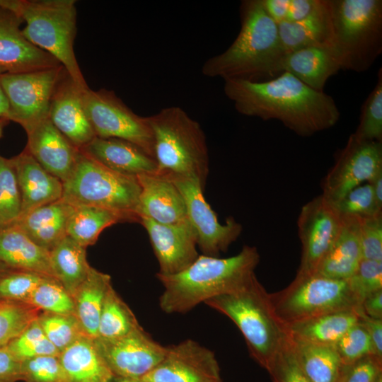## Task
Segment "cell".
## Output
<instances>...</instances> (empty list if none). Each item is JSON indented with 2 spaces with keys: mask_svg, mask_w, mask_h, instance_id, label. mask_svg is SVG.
<instances>
[{
  "mask_svg": "<svg viewBox=\"0 0 382 382\" xmlns=\"http://www.w3.org/2000/svg\"><path fill=\"white\" fill-rule=\"evenodd\" d=\"M224 91L239 113L263 120H277L301 137L330 129L340 117L330 96L286 71L265 81L226 79Z\"/></svg>",
  "mask_w": 382,
  "mask_h": 382,
  "instance_id": "obj_1",
  "label": "cell"
},
{
  "mask_svg": "<svg viewBox=\"0 0 382 382\" xmlns=\"http://www.w3.org/2000/svg\"><path fill=\"white\" fill-rule=\"evenodd\" d=\"M260 260L255 246L245 245L238 254L229 257L199 255L178 273H157L156 277L164 287L159 306L166 313H187L200 303L244 285L255 275Z\"/></svg>",
  "mask_w": 382,
  "mask_h": 382,
  "instance_id": "obj_2",
  "label": "cell"
},
{
  "mask_svg": "<svg viewBox=\"0 0 382 382\" xmlns=\"http://www.w3.org/2000/svg\"><path fill=\"white\" fill-rule=\"evenodd\" d=\"M241 29L222 53L208 59L202 73L207 77L257 81L277 74L284 55L278 25L268 16L260 0H245L240 7Z\"/></svg>",
  "mask_w": 382,
  "mask_h": 382,
  "instance_id": "obj_3",
  "label": "cell"
},
{
  "mask_svg": "<svg viewBox=\"0 0 382 382\" xmlns=\"http://www.w3.org/2000/svg\"><path fill=\"white\" fill-rule=\"evenodd\" d=\"M157 173L198 183L204 189L209 172L206 137L199 122L183 109L170 106L147 116Z\"/></svg>",
  "mask_w": 382,
  "mask_h": 382,
  "instance_id": "obj_4",
  "label": "cell"
},
{
  "mask_svg": "<svg viewBox=\"0 0 382 382\" xmlns=\"http://www.w3.org/2000/svg\"><path fill=\"white\" fill-rule=\"evenodd\" d=\"M204 303L236 324L245 338L250 356L268 371L289 335L274 311L270 294L256 275L240 288L213 297Z\"/></svg>",
  "mask_w": 382,
  "mask_h": 382,
  "instance_id": "obj_5",
  "label": "cell"
},
{
  "mask_svg": "<svg viewBox=\"0 0 382 382\" xmlns=\"http://www.w3.org/2000/svg\"><path fill=\"white\" fill-rule=\"evenodd\" d=\"M25 23L22 29L33 45L54 57L82 88L88 87L74 50L77 10L74 0H0Z\"/></svg>",
  "mask_w": 382,
  "mask_h": 382,
  "instance_id": "obj_6",
  "label": "cell"
},
{
  "mask_svg": "<svg viewBox=\"0 0 382 382\" xmlns=\"http://www.w3.org/2000/svg\"><path fill=\"white\" fill-rule=\"evenodd\" d=\"M328 1L342 69L367 70L382 52V1Z\"/></svg>",
  "mask_w": 382,
  "mask_h": 382,
  "instance_id": "obj_7",
  "label": "cell"
},
{
  "mask_svg": "<svg viewBox=\"0 0 382 382\" xmlns=\"http://www.w3.org/2000/svg\"><path fill=\"white\" fill-rule=\"evenodd\" d=\"M137 177L116 173L79 152L74 168L63 182L62 199L76 207L105 208L127 214L139 222Z\"/></svg>",
  "mask_w": 382,
  "mask_h": 382,
  "instance_id": "obj_8",
  "label": "cell"
},
{
  "mask_svg": "<svg viewBox=\"0 0 382 382\" xmlns=\"http://www.w3.org/2000/svg\"><path fill=\"white\" fill-rule=\"evenodd\" d=\"M274 311L286 326L318 316L356 310L360 302L347 279H336L318 273L296 275L284 289L270 294Z\"/></svg>",
  "mask_w": 382,
  "mask_h": 382,
  "instance_id": "obj_9",
  "label": "cell"
},
{
  "mask_svg": "<svg viewBox=\"0 0 382 382\" xmlns=\"http://www.w3.org/2000/svg\"><path fill=\"white\" fill-rule=\"evenodd\" d=\"M82 99L97 137L129 141L154 158L153 136L147 117L134 113L112 91L105 88L83 89Z\"/></svg>",
  "mask_w": 382,
  "mask_h": 382,
  "instance_id": "obj_10",
  "label": "cell"
},
{
  "mask_svg": "<svg viewBox=\"0 0 382 382\" xmlns=\"http://www.w3.org/2000/svg\"><path fill=\"white\" fill-rule=\"evenodd\" d=\"M66 71L60 65L34 71L1 74L8 120L18 123L26 131L49 118L52 96Z\"/></svg>",
  "mask_w": 382,
  "mask_h": 382,
  "instance_id": "obj_11",
  "label": "cell"
},
{
  "mask_svg": "<svg viewBox=\"0 0 382 382\" xmlns=\"http://www.w3.org/2000/svg\"><path fill=\"white\" fill-rule=\"evenodd\" d=\"M382 169V142L362 141L352 134L323 181L322 195L335 204Z\"/></svg>",
  "mask_w": 382,
  "mask_h": 382,
  "instance_id": "obj_12",
  "label": "cell"
},
{
  "mask_svg": "<svg viewBox=\"0 0 382 382\" xmlns=\"http://www.w3.org/2000/svg\"><path fill=\"white\" fill-rule=\"evenodd\" d=\"M341 223L342 216L322 195L302 207L297 221L301 255L296 274L316 272L335 241Z\"/></svg>",
  "mask_w": 382,
  "mask_h": 382,
  "instance_id": "obj_13",
  "label": "cell"
},
{
  "mask_svg": "<svg viewBox=\"0 0 382 382\" xmlns=\"http://www.w3.org/2000/svg\"><path fill=\"white\" fill-rule=\"evenodd\" d=\"M95 346L115 376L141 379L163 359L167 351L139 326L114 339L93 338Z\"/></svg>",
  "mask_w": 382,
  "mask_h": 382,
  "instance_id": "obj_14",
  "label": "cell"
},
{
  "mask_svg": "<svg viewBox=\"0 0 382 382\" xmlns=\"http://www.w3.org/2000/svg\"><path fill=\"white\" fill-rule=\"evenodd\" d=\"M170 179L183 196L187 219L197 236V247L202 255L219 257L239 237L242 225L233 217L221 224L204 197V188L198 183L184 178Z\"/></svg>",
  "mask_w": 382,
  "mask_h": 382,
  "instance_id": "obj_15",
  "label": "cell"
},
{
  "mask_svg": "<svg viewBox=\"0 0 382 382\" xmlns=\"http://www.w3.org/2000/svg\"><path fill=\"white\" fill-rule=\"evenodd\" d=\"M141 382H222L212 351L195 340L167 347L163 359Z\"/></svg>",
  "mask_w": 382,
  "mask_h": 382,
  "instance_id": "obj_16",
  "label": "cell"
},
{
  "mask_svg": "<svg viewBox=\"0 0 382 382\" xmlns=\"http://www.w3.org/2000/svg\"><path fill=\"white\" fill-rule=\"evenodd\" d=\"M159 265L158 274L171 275L190 266L199 256L195 232L189 221L173 225L141 217Z\"/></svg>",
  "mask_w": 382,
  "mask_h": 382,
  "instance_id": "obj_17",
  "label": "cell"
},
{
  "mask_svg": "<svg viewBox=\"0 0 382 382\" xmlns=\"http://www.w3.org/2000/svg\"><path fill=\"white\" fill-rule=\"evenodd\" d=\"M23 22L14 13L0 7V71L23 73L62 65L25 37L21 29Z\"/></svg>",
  "mask_w": 382,
  "mask_h": 382,
  "instance_id": "obj_18",
  "label": "cell"
},
{
  "mask_svg": "<svg viewBox=\"0 0 382 382\" xmlns=\"http://www.w3.org/2000/svg\"><path fill=\"white\" fill-rule=\"evenodd\" d=\"M83 89L66 71L54 91L49 112L53 125L79 150L96 137L83 107Z\"/></svg>",
  "mask_w": 382,
  "mask_h": 382,
  "instance_id": "obj_19",
  "label": "cell"
},
{
  "mask_svg": "<svg viewBox=\"0 0 382 382\" xmlns=\"http://www.w3.org/2000/svg\"><path fill=\"white\" fill-rule=\"evenodd\" d=\"M137 179L140 193L137 214L139 219L144 217L166 225L188 221L183 196L170 178L151 173L140 175Z\"/></svg>",
  "mask_w": 382,
  "mask_h": 382,
  "instance_id": "obj_20",
  "label": "cell"
},
{
  "mask_svg": "<svg viewBox=\"0 0 382 382\" xmlns=\"http://www.w3.org/2000/svg\"><path fill=\"white\" fill-rule=\"evenodd\" d=\"M25 149L48 173L64 182L76 163L80 150L74 146L49 118L25 131Z\"/></svg>",
  "mask_w": 382,
  "mask_h": 382,
  "instance_id": "obj_21",
  "label": "cell"
},
{
  "mask_svg": "<svg viewBox=\"0 0 382 382\" xmlns=\"http://www.w3.org/2000/svg\"><path fill=\"white\" fill-rule=\"evenodd\" d=\"M80 151L122 175L137 177L158 172L154 158L137 145L123 139L96 137Z\"/></svg>",
  "mask_w": 382,
  "mask_h": 382,
  "instance_id": "obj_22",
  "label": "cell"
},
{
  "mask_svg": "<svg viewBox=\"0 0 382 382\" xmlns=\"http://www.w3.org/2000/svg\"><path fill=\"white\" fill-rule=\"evenodd\" d=\"M11 160L21 200L19 216L62 199L63 183L45 170L26 149Z\"/></svg>",
  "mask_w": 382,
  "mask_h": 382,
  "instance_id": "obj_23",
  "label": "cell"
},
{
  "mask_svg": "<svg viewBox=\"0 0 382 382\" xmlns=\"http://www.w3.org/2000/svg\"><path fill=\"white\" fill-rule=\"evenodd\" d=\"M340 69L342 64L335 49L308 47L284 54L277 72H289L310 88L323 91L328 79Z\"/></svg>",
  "mask_w": 382,
  "mask_h": 382,
  "instance_id": "obj_24",
  "label": "cell"
},
{
  "mask_svg": "<svg viewBox=\"0 0 382 382\" xmlns=\"http://www.w3.org/2000/svg\"><path fill=\"white\" fill-rule=\"evenodd\" d=\"M73 210L74 206L61 199L19 216L11 225L50 252L67 236V223Z\"/></svg>",
  "mask_w": 382,
  "mask_h": 382,
  "instance_id": "obj_25",
  "label": "cell"
},
{
  "mask_svg": "<svg viewBox=\"0 0 382 382\" xmlns=\"http://www.w3.org/2000/svg\"><path fill=\"white\" fill-rule=\"evenodd\" d=\"M341 216L339 233L320 263L316 273L332 279H348L362 260L359 241L360 218Z\"/></svg>",
  "mask_w": 382,
  "mask_h": 382,
  "instance_id": "obj_26",
  "label": "cell"
},
{
  "mask_svg": "<svg viewBox=\"0 0 382 382\" xmlns=\"http://www.w3.org/2000/svg\"><path fill=\"white\" fill-rule=\"evenodd\" d=\"M0 264L7 269L54 277L50 252L35 243L14 225L0 230Z\"/></svg>",
  "mask_w": 382,
  "mask_h": 382,
  "instance_id": "obj_27",
  "label": "cell"
},
{
  "mask_svg": "<svg viewBox=\"0 0 382 382\" xmlns=\"http://www.w3.org/2000/svg\"><path fill=\"white\" fill-rule=\"evenodd\" d=\"M277 25L284 54L308 47L335 49L328 0L323 1L318 10L302 20L284 21Z\"/></svg>",
  "mask_w": 382,
  "mask_h": 382,
  "instance_id": "obj_28",
  "label": "cell"
},
{
  "mask_svg": "<svg viewBox=\"0 0 382 382\" xmlns=\"http://www.w3.org/2000/svg\"><path fill=\"white\" fill-rule=\"evenodd\" d=\"M66 382H108L115 376L98 353L93 338L79 337L59 353Z\"/></svg>",
  "mask_w": 382,
  "mask_h": 382,
  "instance_id": "obj_29",
  "label": "cell"
},
{
  "mask_svg": "<svg viewBox=\"0 0 382 382\" xmlns=\"http://www.w3.org/2000/svg\"><path fill=\"white\" fill-rule=\"evenodd\" d=\"M359 321L356 310L329 313L286 325L289 336L303 342L334 346Z\"/></svg>",
  "mask_w": 382,
  "mask_h": 382,
  "instance_id": "obj_30",
  "label": "cell"
},
{
  "mask_svg": "<svg viewBox=\"0 0 382 382\" xmlns=\"http://www.w3.org/2000/svg\"><path fill=\"white\" fill-rule=\"evenodd\" d=\"M111 286L110 276L91 267L85 280L72 295L75 316L85 333L92 338L98 335L103 304Z\"/></svg>",
  "mask_w": 382,
  "mask_h": 382,
  "instance_id": "obj_31",
  "label": "cell"
},
{
  "mask_svg": "<svg viewBox=\"0 0 382 382\" xmlns=\"http://www.w3.org/2000/svg\"><path fill=\"white\" fill-rule=\"evenodd\" d=\"M125 221H137L127 214L105 208L76 206L67 223L66 234L87 248L96 243L105 228Z\"/></svg>",
  "mask_w": 382,
  "mask_h": 382,
  "instance_id": "obj_32",
  "label": "cell"
},
{
  "mask_svg": "<svg viewBox=\"0 0 382 382\" xmlns=\"http://www.w3.org/2000/svg\"><path fill=\"white\" fill-rule=\"evenodd\" d=\"M50 259L54 278L72 296L91 267L86 260V248L66 236L50 251Z\"/></svg>",
  "mask_w": 382,
  "mask_h": 382,
  "instance_id": "obj_33",
  "label": "cell"
},
{
  "mask_svg": "<svg viewBox=\"0 0 382 382\" xmlns=\"http://www.w3.org/2000/svg\"><path fill=\"white\" fill-rule=\"evenodd\" d=\"M290 339L297 361L311 382H337L343 364L334 346Z\"/></svg>",
  "mask_w": 382,
  "mask_h": 382,
  "instance_id": "obj_34",
  "label": "cell"
},
{
  "mask_svg": "<svg viewBox=\"0 0 382 382\" xmlns=\"http://www.w3.org/2000/svg\"><path fill=\"white\" fill-rule=\"evenodd\" d=\"M139 326L134 313L112 286L103 304L96 337H120Z\"/></svg>",
  "mask_w": 382,
  "mask_h": 382,
  "instance_id": "obj_35",
  "label": "cell"
},
{
  "mask_svg": "<svg viewBox=\"0 0 382 382\" xmlns=\"http://www.w3.org/2000/svg\"><path fill=\"white\" fill-rule=\"evenodd\" d=\"M40 312L27 303L0 299V348L18 337Z\"/></svg>",
  "mask_w": 382,
  "mask_h": 382,
  "instance_id": "obj_36",
  "label": "cell"
},
{
  "mask_svg": "<svg viewBox=\"0 0 382 382\" xmlns=\"http://www.w3.org/2000/svg\"><path fill=\"white\" fill-rule=\"evenodd\" d=\"M37 321L46 337L59 353L86 335L75 315L41 311Z\"/></svg>",
  "mask_w": 382,
  "mask_h": 382,
  "instance_id": "obj_37",
  "label": "cell"
},
{
  "mask_svg": "<svg viewBox=\"0 0 382 382\" xmlns=\"http://www.w3.org/2000/svg\"><path fill=\"white\" fill-rule=\"evenodd\" d=\"M28 303L42 312L75 315L72 296L59 282L45 277L33 291Z\"/></svg>",
  "mask_w": 382,
  "mask_h": 382,
  "instance_id": "obj_38",
  "label": "cell"
},
{
  "mask_svg": "<svg viewBox=\"0 0 382 382\" xmlns=\"http://www.w3.org/2000/svg\"><path fill=\"white\" fill-rule=\"evenodd\" d=\"M21 200L11 158L0 155V222L11 225L20 216Z\"/></svg>",
  "mask_w": 382,
  "mask_h": 382,
  "instance_id": "obj_39",
  "label": "cell"
},
{
  "mask_svg": "<svg viewBox=\"0 0 382 382\" xmlns=\"http://www.w3.org/2000/svg\"><path fill=\"white\" fill-rule=\"evenodd\" d=\"M352 135L359 140L382 142V69L377 83L364 101L359 125Z\"/></svg>",
  "mask_w": 382,
  "mask_h": 382,
  "instance_id": "obj_40",
  "label": "cell"
},
{
  "mask_svg": "<svg viewBox=\"0 0 382 382\" xmlns=\"http://www.w3.org/2000/svg\"><path fill=\"white\" fill-rule=\"evenodd\" d=\"M6 347L20 361L40 356L59 354L46 337L37 318Z\"/></svg>",
  "mask_w": 382,
  "mask_h": 382,
  "instance_id": "obj_41",
  "label": "cell"
},
{
  "mask_svg": "<svg viewBox=\"0 0 382 382\" xmlns=\"http://www.w3.org/2000/svg\"><path fill=\"white\" fill-rule=\"evenodd\" d=\"M45 277L29 271L4 270L0 272V299L28 303L33 291Z\"/></svg>",
  "mask_w": 382,
  "mask_h": 382,
  "instance_id": "obj_42",
  "label": "cell"
},
{
  "mask_svg": "<svg viewBox=\"0 0 382 382\" xmlns=\"http://www.w3.org/2000/svg\"><path fill=\"white\" fill-rule=\"evenodd\" d=\"M332 204L340 215L362 218L382 213V209L378 205L368 183L354 187L340 200Z\"/></svg>",
  "mask_w": 382,
  "mask_h": 382,
  "instance_id": "obj_43",
  "label": "cell"
},
{
  "mask_svg": "<svg viewBox=\"0 0 382 382\" xmlns=\"http://www.w3.org/2000/svg\"><path fill=\"white\" fill-rule=\"evenodd\" d=\"M334 347L343 365L351 364L366 356L372 355L369 335L359 321L342 336Z\"/></svg>",
  "mask_w": 382,
  "mask_h": 382,
  "instance_id": "obj_44",
  "label": "cell"
},
{
  "mask_svg": "<svg viewBox=\"0 0 382 382\" xmlns=\"http://www.w3.org/2000/svg\"><path fill=\"white\" fill-rule=\"evenodd\" d=\"M59 355L40 356L21 361L22 380L25 382H66Z\"/></svg>",
  "mask_w": 382,
  "mask_h": 382,
  "instance_id": "obj_45",
  "label": "cell"
},
{
  "mask_svg": "<svg viewBox=\"0 0 382 382\" xmlns=\"http://www.w3.org/2000/svg\"><path fill=\"white\" fill-rule=\"evenodd\" d=\"M360 303L368 295L382 290V262L362 259L354 274L347 279Z\"/></svg>",
  "mask_w": 382,
  "mask_h": 382,
  "instance_id": "obj_46",
  "label": "cell"
},
{
  "mask_svg": "<svg viewBox=\"0 0 382 382\" xmlns=\"http://www.w3.org/2000/svg\"><path fill=\"white\" fill-rule=\"evenodd\" d=\"M267 372L273 382H311L297 361L289 336Z\"/></svg>",
  "mask_w": 382,
  "mask_h": 382,
  "instance_id": "obj_47",
  "label": "cell"
},
{
  "mask_svg": "<svg viewBox=\"0 0 382 382\" xmlns=\"http://www.w3.org/2000/svg\"><path fill=\"white\" fill-rule=\"evenodd\" d=\"M359 241L362 259L382 262V213L360 218Z\"/></svg>",
  "mask_w": 382,
  "mask_h": 382,
  "instance_id": "obj_48",
  "label": "cell"
},
{
  "mask_svg": "<svg viewBox=\"0 0 382 382\" xmlns=\"http://www.w3.org/2000/svg\"><path fill=\"white\" fill-rule=\"evenodd\" d=\"M382 373V361L372 355L342 365L337 382H374Z\"/></svg>",
  "mask_w": 382,
  "mask_h": 382,
  "instance_id": "obj_49",
  "label": "cell"
},
{
  "mask_svg": "<svg viewBox=\"0 0 382 382\" xmlns=\"http://www.w3.org/2000/svg\"><path fill=\"white\" fill-rule=\"evenodd\" d=\"M360 323L366 330L371 343L372 355L382 361V319L367 316L361 306L356 309Z\"/></svg>",
  "mask_w": 382,
  "mask_h": 382,
  "instance_id": "obj_50",
  "label": "cell"
},
{
  "mask_svg": "<svg viewBox=\"0 0 382 382\" xmlns=\"http://www.w3.org/2000/svg\"><path fill=\"white\" fill-rule=\"evenodd\" d=\"M22 380L21 361L6 347L0 348V382H17Z\"/></svg>",
  "mask_w": 382,
  "mask_h": 382,
  "instance_id": "obj_51",
  "label": "cell"
},
{
  "mask_svg": "<svg viewBox=\"0 0 382 382\" xmlns=\"http://www.w3.org/2000/svg\"><path fill=\"white\" fill-rule=\"evenodd\" d=\"M324 0H290L286 22L302 20L318 10Z\"/></svg>",
  "mask_w": 382,
  "mask_h": 382,
  "instance_id": "obj_52",
  "label": "cell"
},
{
  "mask_svg": "<svg viewBox=\"0 0 382 382\" xmlns=\"http://www.w3.org/2000/svg\"><path fill=\"white\" fill-rule=\"evenodd\" d=\"M290 0H260L268 16L277 23L286 21Z\"/></svg>",
  "mask_w": 382,
  "mask_h": 382,
  "instance_id": "obj_53",
  "label": "cell"
},
{
  "mask_svg": "<svg viewBox=\"0 0 382 382\" xmlns=\"http://www.w3.org/2000/svg\"><path fill=\"white\" fill-rule=\"evenodd\" d=\"M361 308L367 316L382 319V290L366 296L361 303Z\"/></svg>",
  "mask_w": 382,
  "mask_h": 382,
  "instance_id": "obj_54",
  "label": "cell"
},
{
  "mask_svg": "<svg viewBox=\"0 0 382 382\" xmlns=\"http://www.w3.org/2000/svg\"><path fill=\"white\" fill-rule=\"evenodd\" d=\"M368 183L371 187L378 205L382 209V169L379 170Z\"/></svg>",
  "mask_w": 382,
  "mask_h": 382,
  "instance_id": "obj_55",
  "label": "cell"
},
{
  "mask_svg": "<svg viewBox=\"0 0 382 382\" xmlns=\"http://www.w3.org/2000/svg\"><path fill=\"white\" fill-rule=\"evenodd\" d=\"M2 73L0 71V76ZM8 105L7 99L2 88L0 79V118L8 119ZM9 121V120H8Z\"/></svg>",
  "mask_w": 382,
  "mask_h": 382,
  "instance_id": "obj_56",
  "label": "cell"
},
{
  "mask_svg": "<svg viewBox=\"0 0 382 382\" xmlns=\"http://www.w3.org/2000/svg\"><path fill=\"white\" fill-rule=\"evenodd\" d=\"M108 382H141L140 379L113 376Z\"/></svg>",
  "mask_w": 382,
  "mask_h": 382,
  "instance_id": "obj_57",
  "label": "cell"
},
{
  "mask_svg": "<svg viewBox=\"0 0 382 382\" xmlns=\"http://www.w3.org/2000/svg\"><path fill=\"white\" fill-rule=\"evenodd\" d=\"M9 121L0 118V138L3 136L4 128Z\"/></svg>",
  "mask_w": 382,
  "mask_h": 382,
  "instance_id": "obj_58",
  "label": "cell"
},
{
  "mask_svg": "<svg viewBox=\"0 0 382 382\" xmlns=\"http://www.w3.org/2000/svg\"><path fill=\"white\" fill-rule=\"evenodd\" d=\"M374 382H382V373H381L377 378L375 379Z\"/></svg>",
  "mask_w": 382,
  "mask_h": 382,
  "instance_id": "obj_59",
  "label": "cell"
},
{
  "mask_svg": "<svg viewBox=\"0 0 382 382\" xmlns=\"http://www.w3.org/2000/svg\"><path fill=\"white\" fill-rule=\"evenodd\" d=\"M6 269H7V268L0 264V272L4 270H6Z\"/></svg>",
  "mask_w": 382,
  "mask_h": 382,
  "instance_id": "obj_60",
  "label": "cell"
},
{
  "mask_svg": "<svg viewBox=\"0 0 382 382\" xmlns=\"http://www.w3.org/2000/svg\"><path fill=\"white\" fill-rule=\"evenodd\" d=\"M4 227H3L2 224H1V223L0 222V230L2 229Z\"/></svg>",
  "mask_w": 382,
  "mask_h": 382,
  "instance_id": "obj_61",
  "label": "cell"
}]
</instances>
